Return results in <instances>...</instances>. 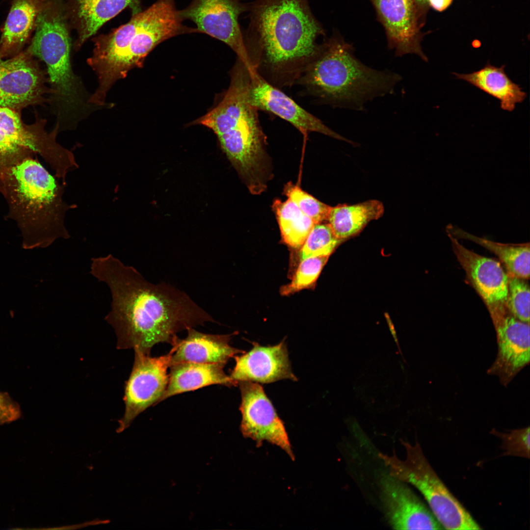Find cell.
Returning a JSON list of instances; mask_svg holds the SVG:
<instances>
[{
	"label": "cell",
	"instance_id": "cell-29",
	"mask_svg": "<svg viewBox=\"0 0 530 530\" xmlns=\"http://www.w3.org/2000/svg\"><path fill=\"white\" fill-rule=\"evenodd\" d=\"M328 258L312 257L301 261L291 282L282 288L281 293L288 295L311 286L316 282Z\"/></svg>",
	"mask_w": 530,
	"mask_h": 530
},
{
	"label": "cell",
	"instance_id": "cell-5",
	"mask_svg": "<svg viewBox=\"0 0 530 530\" xmlns=\"http://www.w3.org/2000/svg\"><path fill=\"white\" fill-rule=\"evenodd\" d=\"M401 80L396 73L364 64L352 45L334 33L320 44L296 82L323 104L362 111L367 102L393 94Z\"/></svg>",
	"mask_w": 530,
	"mask_h": 530
},
{
	"label": "cell",
	"instance_id": "cell-22",
	"mask_svg": "<svg viewBox=\"0 0 530 530\" xmlns=\"http://www.w3.org/2000/svg\"><path fill=\"white\" fill-rule=\"evenodd\" d=\"M225 365L191 362L170 364L167 386L159 402L171 396L213 384L238 385L225 373Z\"/></svg>",
	"mask_w": 530,
	"mask_h": 530
},
{
	"label": "cell",
	"instance_id": "cell-25",
	"mask_svg": "<svg viewBox=\"0 0 530 530\" xmlns=\"http://www.w3.org/2000/svg\"><path fill=\"white\" fill-rule=\"evenodd\" d=\"M384 212L383 204L377 200L339 204L331 207L327 220L335 235L344 240L359 233L371 221L380 218Z\"/></svg>",
	"mask_w": 530,
	"mask_h": 530
},
{
	"label": "cell",
	"instance_id": "cell-27",
	"mask_svg": "<svg viewBox=\"0 0 530 530\" xmlns=\"http://www.w3.org/2000/svg\"><path fill=\"white\" fill-rule=\"evenodd\" d=\"M453 234L471 240L490 250L504 264L508 273L528 279L530 277V243L503 244L478 238L459 230Z\"/></svg>",
	"mask_w": 530,
	"mask_h": 530
},
{
	"label": "cell",
	"instance_id": "cell-12",
	"mask_svg": "<svg viewBox=\"0 0 530 530\" xmlns=\"http://www.w3.org/2000/svg\"><path fill=\"white\" fill-rule=\"evenodd\" d=\"M241 395L240 430L258 447L265 441L283 450L292 460L294 456L283 422L277 415L263 387L257 383L238 382Z\"/></svg>",
	"mask_w": 530,
	"mask_h": 530
},
{
	"label": "cell",
	"instance_id": "cell-20",
	"mask_svg": "<svg viewBox=\"0 0 530 530\" xmlns=\"http://www.w3.org/2000/svg\"><path fill=\"white\" fill-rule=\"evenodd\" d=\"M142 0H64L67 17L77 37L73 45L78 51L98 30L126 8L132 14L142 10Z\"/></svg>",
	"mask_w": 530,
	"mask_h": 530
},
{
	"label": "cell",
	"instance_id": "cell-2",
	"mask_svg": "<svg viewBox=\"0 0 530 530\" xmlns=\"http://www.w3.org/2000/svg\"><path fill=\"white\" fill-rule=\"evenodd\" d=\"M244 43L257 70L283 86L296 81L318 52L325 31L308 0H255L249 3Z\"/></svg>",
	"mask_w": 530,
	"mask_h": 530
},
{
	"label": "cell",
	"instance_id": "cell-32",
	"mask_svg": "<svg viewBox=\"0 0 530 530\" xmlns=\"http://www.w3.org/2000/svg\"><path fill=\"white\" fill-rule=\"evenodd\" d=\"M491 433L499 437L502 441L504 454L530 458V427L501 432L495 429Z\"/></svg>",
	"mask_w": 530,
	"mask_h": 530
},
{
	"label": "cell",
	"instance_id": "cell-35",
	"mask_svg": "<svg viewBox=\"0 0 530 530\" xmlns=\"http://www.w3.org/2000/svg\"><path fill=\"white\" fill-rule=\"evenodd\" d=\"M452 0H427V4H429L434 9L441 11L445 9L451 2Z\"/></svg>",
	"mask_w": 530,
	"mask_h": 530
},
{
	"label": "cell",
	"instance_id": "cell-18",
	"mask_svg": "<svg viewBox=\"0 0 530 530\" xmlns=\"http://www.w3.org/2000/svg\"><path fill=\"white\" fill-rule=\"evenodd\" d=\"M380 499L386 518L396 530H441L430 509L404 482L389 474L379 481Z\"/></svg>",
	"mask_w": 530,
	"mask_h": 530
},
{
	"label": "cell",
	"instance_id": "cell-7",
	"mask_svg": "<svg viewBox=\"0 0 530 530\" xmlns=\"http://www.w3.org/2000/svg\"><path fill=\"white\" fill-rule=\"evenodd\" d=\"M63 7L52 3L45 6L36 21L34 35L26 51L45 63L52 93L57 105L63 128L75 124L92 106L71 62V29Z\"/></svg>",
	"mask_w": 530,
	"mask_h": 530
},
{
	"label": "cell",
	"instance_id": "cell-13",
	"mask_svg": "<svg viewBox=\"0 0 530 530\" xmlns=\"http://www.w3.org/2000/svg\"><path fill=\"white\" fill-rule=\"evenodd\" d=\"M248 99L250 104L257 110L266 111L278 116L303 134L317 132L354 144V142L328 128L320 120L270 83L258 72L256 67L249 70Z\"/></svg>",
	"mask_w": 530,
	"mask_h": 530
},
{
	"label": "cell",
	"instance_id": "cell-28",
	"mask_svg": "<svg viewBox=\"0 0 530 530\" xmlns=\"http://www.w3.org/2000/svg\"><path fill=\"white\" fill-rule=\"evenodd\" d=\"M343 240L335 235L328 223L316 224L300 248L299 261L312 257H329Z\"/></svg>",
	"mask_w": 530,
	"mask_h": 530
},
{
	"label": "cell",
	"instance_id": "cell-31",
	"mask_svg": "<svg viewBox=\"0 0 530 530\" xmlns=\"http://www.w3.org/2000/svg\"><path fill=\"white\" fill-rule=\"evenodd\" d=\"M508 274L507 307L518 319L530 323V288L525 279Z\"/></svg>",
	"mask_w": 530,
	"mask_h": 530
},
{
	"label": "cell",
	"instance_id": "cell-6",
	"mask_svg": "<svg viewBox=\"0 0 530 530\" xmlns=\"http://www.w3.org/2000/svg\"><path fill=\"white\" fill-rule=\"evenodd\" d=\"M249 70L238 61L221 101L198 123L217 135L228 159L248 185L261 182L267 174L265 138L257 109L249 103Z\"/></svg>",
	"mask_w": 530,
	"mask_h": 530
},
{
	"label": "cell",
	"instance_id": "cell-21",
	"mask_svg": "<svg viewBox=\"0 0 530 530\" xmlns=\"http://www.w3.org/2000/svg\"><path fill=\"white\" fill-rule=\"evenodd\" d=\"M186 330L187 335L186 338L183 340L178 338L174 344L176 348L170 365L183 362L226 364L236 354L245 352L230 345L233 334H206L198 332L193 327Z\"/></svg>",
	"mask_w": 530,
	"mask_h": 530
},
{
	"label": "cell",
	"instance_id": "cell-1",
	"mask_svg": "<svg viewBox=\"0 0 530 530\" xmlns=\"http://www.w3.org/2000/svg\"><path fill=\"white\" fill-rule=\"evenodd\" d=\"M90 273L110 290L111 308L105 319L115 330L119 349L150 354L157 344L174 345L180 331L215 322L185 292L148 282L111 254L93 258Z\"/></svg>",
	"mask_w": 530,
	"mask_h": 530
},
{
	"label": "cell",
	"instance_id": "cell-14",
	"mask_svg": "<svg viewBox=\"0 0 530 530\" xmlns=\"http://www.w3.org/2000/svg\"><path fill=\"white\" fill-rule=\"evenodd\" d=\"M496 331L498 352L487 373L498 377L506 387L530 363V323L509 310L491 317Z\"/></svg>",
	"mask_w": 530,
	"mask_h": 530
},
{
	"label": "cell",
	"instance_id": "cell-16",
	"mask_svg": "<svg viewBox=\"0 0 530 530\" xmlns=\"http://www.w3.org/2000/svg\"><path fill=\"white\" fill-rule=\"evenodd\" d=\"M452 249L491 317L508 310V274L500 263L465 248L450 234Z\"/></svg>",
	"mask_w": 530,
	"mask_h": 530
},
{
	"label": "cell",
	"instance_id": "cell-24",
	"mask_svg": "<svg viewBox=\"0 0 530 530\" xmlns=\"http://www.w3.org/2000/svg\"><path fill=\"white\" fill-rule=\"evenodd\" d=\"M46 0H12L0 38V54H18L34 30Z\"/></svg>",
	"mask_w": 530,
	"mask_h": 530
},
{
	"label": "cell",
	"instance_id": "cell-3",
	"mask_svg": "<svg viewBox=\"0 0 530 530\" xmlns=\"http://www.w3.org/2000/svg\"><path fill=\"white\" fill-rule=\"evenodd\" d=\"M24 149L0 156V192L8 207L6 217L14 220L25 249L45 248L56 239L68 238L67 211L74 208L63 200L60 184L35 157Z\"/></svg>",
	"mask_w": 530,
	"mask_h": 530
},
{
	"label": "cell",
	"instance_id": "cell-10",
	"mask_svg": "<svg viewBox=\"0 0 530 530\" xmlns=\"http://www.w3.org/2000/svg\"><path fill=\"white\" fill-rule=\"evenodd\" d=\"M176 348L159 357H151L134 349V360L129 379L125 382L123 417L119 421L118 431L126 428L141 413L159 402L167 388L170 361Z\"/></svg>",
	"mask_w": 530,
	"mask_h": 530
},
{
	"label": "cell",
	"instance_id": "cell-9",
	"mask_svg": "<svg viewBox=\"0 0 530 530\" xmlns=\"http://www.w3.org/2000/svg\"><path fill=\"white\" fill-rule=\"evenodd\" d=\"M249 3L239 0H192L180 11L183 20L196 25L197 32L205 33L227 45L238 59L248 68L253 66L240 26V15L248 12Z\"/></svg>",
	"mask_w": 530,
	"mask_h": 530
},
{
	"label": "cell",
	"instance_id": "cell-23",
	"mask_svg": "<svg viewBox=\"0 0 530 530\" xmlns=\"http://www.w3.org/2000/svg\"><path fill=\"white\" fill-rule=\"evenodd\" d=\"M505 65L500 67L488 62L481 69L470 74L452 73L463 80L500 101L504 110L513 111L517 104L522 103L527 93L506 74Z\"/></svg>",
	"mask_w": 530,
	"mask_h": 530
},
{
	"label": "cell",
	"instance_id": "cell-30",
	"mask_svg": "<svg viewBox=\"0 0 530 530\" xmlns=\"http://www.w3.org/2000/svg\"><path fill=\"white\" fill-rule=\"evenodd\" d=\"M284 193L315 224L327 220L331 207L319 201L291 182L285 186Z\"/></svg>",
	"mask_w": 530,
	"mask_h": 530
},
{
	"label": "cell",
	"instance_id": "cell-26",
	"mask_svg": "<svg viewBox=\"0 0 530 530\" xmlns=\"http://www.w3.org/2000/svg\"><path fill=\"white\" fill-rule=\"evenodd\" d=\"M273 208L284 241L300 248L315 224L291 199L275 200Z\"/></svg>",
	"mask_w": 530,
	"mask_h": 530
},
{
	"label": "cell",
	"instance_id": "cell-19",
	"mask_svg": "<svg viewBox=\"0 0 530 530\" xmlns=\"http://www.w3.org/2000/svg\"><path fill=\"white\" fill-rule=\"evenodd\" d=\"M234 357L236 364L230 376L238 384L244 381L267 383L284 379L297 380L284 341L267 346L254 343L248 352Z\"/></svg>",
	"mask_w": 530,
	"mask_h": 530
},
{
	"label": "cell",
	"instance_id": "cell-4",
	"mask_svg": "<svg viewBox=\"0 0 530 530\" xmlns=\"http://www.w3.org/2000/svg\"><path fill=\"white\" fill-rule=\"evenodd\" d=\"M175 0H157L132 15L130 21L106 34L93 37L92 55L87 62L95 72L98 86L89 102L106 105L107 93L128 72L141 67L146 56L158 44L175 36L197 33L183 24Z\"/></svg>",
	"mask_w": 530,
	"mask_h": 530
},
{
	"label": "cell",
	"instance_id": "cell-36",
	"mask_svg": "<svg viewBox=\"0 0 530 530\" xmlns=\"http://www.w3.org/2000/svg\"><path fill=\"white\" fill-rule=\"evenodd\" d=\"M416 1L419 6L427 5V0H416Z\"/></svg>",
	"mask_w": 530,
	"mask_h": 530
},
{
	"label": "cell",
	"instance_id": "cell-34",
	"mask_svg": "<svg viewBox=\"0 0 530 530\" xmlns=\"http://www.w3.org/2000/svg\"><path fill=\"white\" fill-rule=\"evenodd\" d=\"M25 149L15 144L0 131V156L17 153Z\"/></svg>",
	"mask_w": 530,
	"mask_h": 530
},
{
	"label": "cell",
	"instance_id": "cell-33",
	"mask_svg": "<svg viewBox=\"0 0 530 530\" xmlns=\"http://www.w3.org/2000/svg\"><path fill=\"white\" fill-rule=\"evenodd\" d=\"M19 406L6 394L0 392V425L18 419Z\"/></svg>",
	"mask_w": 530,
	"mask_h": 530
},
{
	"label": "cell",
	"instance_id": "cell-15",
	"mask_svg": "<svg viewBox=\"0 0 530 530\" xmlns=\"http://www.w3.org/2000/svg\"><path fill=\"white\" fill-rule=\"evenodd\" d=\"M27 51L3 59L0 54V106L16 109L44 100L43 72Z\"/></svg>",
	"mask_w": 530,
	"mask_h": 530
},
{
	"label": "cell",
	"instance_id": "cell-17",
	"mask_svg": "<svg viewBox=\"0 0 530 530\" xmlns=\"http://www.w3.org/2000/svg\"><path fill=\"white\" fill-rule=\"evenodd\" d=\"M386 32L388 47L396 56L414 53L425 62L420 45L419 6L416 0H370Z\"/></svg>",
	"mask_w": 530,
	"mask_h": 530
},
{
	"label": "cell",
	"instance_id": "cell-11",
	"mask_svg": "<svg viewBox=\"0 0 530 530\" xmlns=\"http://www.w3.org/2000/svg\"><path fill=\"white\" fill-rule=\"evenodd\" d=\"M45 123L41 119L31 125H26L14 109L0 106V131L16 145L41 156L55 176L66 185L67 175L78 168V164L72 152L56 141L59 124L57 123L53 130L48 132Z\"/></svg>",
	"mask_w": 530,
	"mask_h": 530
},
{
	"label": "cell",
	"instance_id": "cell-8",
	"mask_svg": "<svg viewBox=\"0 0 530 530\" xmlns=\"http://www.w3.org/2000/svg\"><path fill=\"white\" fill-rule=\"evenodd\" d=\"M406 451L404 460L382 453L378 456L388 474L415 487L423 495L430 509L443 529L476 530L481 528L470 513L438 477L424 456L420 445L401 440Z\"/></svg>",
	"mask_w": 530,
	"mask_h": 530
}]
</instances>
